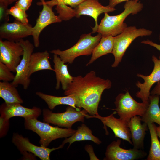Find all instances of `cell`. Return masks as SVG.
Listing matches in <instances>:
<instances>
[{
    "mask_svg": "<svg viewBox=\"0 0 160 160\" xmlns=\"http://www.w3.org/2000/svg\"><path fill=\"white\" fill-rule=\"evenodd\" d=\"M111 85L110 80L97 76L95 71H91L84 76L73 77L72 82L64 94L74 98L77 108H82L94 116L99 114L98 108L103 92Z\"/></svg>",
    "mask_w": 160,
    "mask_h": 160,
    "instance_id": "cell-1",
    "label": "cell"
},
{
    "mask_svg": "<svg viewBox=\"0 0 160 160\" xmlns=\"http://www.w3.org/2000/svg\"><path fill=\"white\" fill-rule=\"evenodd\" d=\"M139 0L126 1L124 10L118 15L111 16L108 13H104L96 32L103 37L110 35L115 36L121 33L127 27L124 22L127 17L130 14H136L142 10L143 4Z\"/></svg>",
    "mask_w": 160,
    "mask_h": 160,
    "instance_id": "cell-2",
    "label": "cell"
},
{
    "mask_svg": "<svg viewBox=\"0 0 160 160\" xmlns=\"http://www.w3.org/2000/svg\"><path fill=\"white\" fill-rule=\"evenodd\" d=\"M24 125L26 129L35 132L39 136L40 145L46 147L53 140L71 136L76 130L72 128L52 126L37 119H24Z\"/></svg>",
    "mask_w": 160,
    "mask_h": 160,
    "instance_id": "cell-3",
    "label": "cell"
},
{
    "mask_svg": "<svg viewBox=\"0 0 160 160\" xmlns=\"http://www.w3.org/2000/svg\"><path fill=\"white\" fill-rule=\"evenodd\" d=\"M91 32L82 35L78 42L71 48L64 50L54 49L51 53L59 56L65 63H72L77 57L83 55L88 56L92 54L96 47L99 43L102 37L98 33L93 36Z\"/></svg>",
    "mask_w": 160,
    "mask_h": 160,
    "instance_id": "cell-4",
    "label": "cell"
},
{
    "mask_svg": "<svg viewBox=\"0 0 160 160\" xmlns=\"http://www.w3.org/2000/svg\"><path fill=\"white\" fill-rule=\"evenodd\" d=\"M152 31L144 28H137L135 26L127 27L119 34L114 36L113 47L112 53L114 57L112 67H117L121 61L125 53L131 43L136 38L150 36Z\"/></svg>",
    "mask_w": 160,
    "mask_h": 160,
    "instance_id": "cell-5",
    "label": "cell"
},
{
    "mask_svg": "<svg viewBox=\"0 0 160 160\" xmlns=\"http://www.w3.org/2000/svg\"><path fill=\"white\" fill-rule=\"evenodd\" d=\"M42 112L43 122L67 128H72L73 125L76 122H84L88 113L84 109L79 111L69 105L63 113H53L48 108L43 109Z\"/></svg>",
    "mask_w": 160,
    "mask_h": 160,
    "instance_id": "cell-6",
    "label": "cell"
},
{
    "mask_svg": "<svg viewBox=\"0 0 160 160\" xmlns=\"http://www.w3.org/2000/svg\"><path fill=\"white\" fill-rule=\"evenodd\" d=\"M114 103L116 108L113 110L116 111L119 118L127 122L134 116H143L149 104L137 102L132 97L128 90L125 93L118 94Z\"/></svg>",
    "mask_w": 160,
    "mask_h": 160,
    "instance_id": "cell-7",
    "label": "cell"
},
{
    "mask_svg": "<svg viewBox=\"0 0 160 160\" xmlns=\"http://www.w3.org/2000/svg\"><path fill=\"white\" fill-rule=\"evenodd\" d=\"M23 49V57L16 68V74L12 83L16 87L19 85H22L24 89H27L30 83L29 75L30 62L35 46L28 40L22 39L19 41Z\"/></svg>",
    "mask_w": 160,
    "mask_h": 160,
    "instance_id": "cell-8",
    "label": "cell"
},
{
    "mask_svg": "<svg viewBox=\"0 0 160 160\" xmlns=\"http://www.w3.org/2000/svg\"><path fill=\"white\" fill-rule=\"evenodd\" d=\"M23 49L19 42L0 39V62L6 65L12 72H16V68L20 63Z\"/></svg>",
    "mask_w": 160,
    "mask_h": 160,
    "instance_id": "cell-9",
    "label": "cell"
},
{
    "mask_svg": "<svg viewBox=\"0 0 160 160\" xmlns=\"http://www.w3.org/2000/svg\"><path fill=\"white\" fill-rule=\"evenodd\" d=\"M12 141L22 154L25 152L32 153L41 160H50L51 153L54 150L63 148L61 144L56 148H50L41 146H38L31 143L28 138L24 137L17 133H14Z\"/></svg>",
    "mask_w": 160,
    "mask_h": 160,
    "instance_id": "cell-10",
    "label": "cell"
},
{
    "mask_svg": "<svg viewBox=\"0 0 160 160\" xmlns=\"http://www.w3.org/2000/svg\"><path fill=\"white\" fill-rule=\"evenodd\" d=\"M37 4L42 5L43 7L39 13L35 25L33 27L31 36H33L34 45L36 47L39 46V36L43 30L50 24L60 23L62 21L58 15H55L52 10L53 7L47 4L45 0H41V1Z\"/></svg>",
    "mask_w": 160,
    "mask_h": 160,
    "instance_id": "cell-11",
    "label": "cell"
},
{
    "mask_svg": "<svg viewBox=\"0 0 160 160\" xmlns=\"http://www.w3.org/2000/svg\"><path fill=\"white\" fill-rule=\"evenodd\" d=\"M121 140L113 141L106 148L104 160H134L145 157L147 153L143 150L133 148L124 149L120 146Z\"/></svg>",
    "mask_w": 160,
    "mask_h": 160,
    "instance_id": "cell-12",
    "label": "cell"
},
{
    "mask_svg": "<svg viewBox=\"0 0 160 160\" xmlns=\"http://www.w3.org/2000/svg\"><path fill=\"white\" fill-rule=\"evenodd\" d=\"M75 17L79 18L82 15H87L92 17L94 20L95 25L92 28V33L96 32L98 25V17L101 14L112 12L116 10L109 5L106 6L102 5L98 0H85L74 9Z\"/></svg>",
    "mask_w": 160,
    "mask_h": 160,
    "instance_id": "cell-13",
    "label": "cell"
},
{
    "mask_svg": "<svg viewBox=\"0 0 160 160\" xmlns=\"http://www.w3.org/2000/svg\"><path fill=\"white\" fill-rule=\"evenodd\" d=\"M152 60L154 64L152 72L147 76L137 74V76L143 79L144 82L142 83L138 81L136 84V86L140 89V91L136 93V96L140 98L143 102L146 103H149V97L151 88L155 83L160 81V56L158 59L155 55H153Z\"/></svg>",
    "mask_w": 160,
    "mask_h": 160,
    "instance_id": "cell-14",
    "label": "cell"
},
{
    "mask_svg": "<svg viewBox=\"0 0 160 160\" xmlns=\"http://www.w3.org/2000/svg\"><path fill=\"white\" fill-rule=\"evenodd\" d=\"M33 27L17 20L12 23H2L0 26V39L19 42L20 40L32 35Z\"/></svg>",
    "mask_w": 160,
    "mask_h": 160,
    "instance_id": "cell-15",
    "label": "cell"
},
{
    "mask_svg": "<svg viewBox=\"0 0 160 160\" xmlns=\"http://www.w3.org/2000/svg\"><path fill=\"white\" fill-rule=\"evenodd\" d=\"M116 113V111L110 115L103 117L99 114L94 116L87 115L86 118H95L100 119L104 125L109 127L113 132L115 137L121 139L128 142L132 145L131 134L128 125V122L119 118H117L114 116Z\"/></svg>",
    "mask_w": 160,
    "mask_h": 160,
    "instance_id": "cell-16",
    "label": "cell"
},
{
    "mask_svg": "<svg viewBox=\"0 0 160 160\" xmlns=\"http://www.w3.org/2000/svg\"><path fill=\"white\" fill-rule=\"evenodd\" d=\"M21 104L4 103L0 106V117L8 120L16 116L22 117L24 119H37L41 115L42 111L40 108L36 106L28 108Z\"/></svg>",
    "mask_w": 160,
    "mask_h": 160,
    "instance_id": "cell-17",
    "label": "cell"
},
{
    "mask_svg": "<svg viewBox=\"0 0 160 160\" xmlns=\"http://www.w3.org/2000/svg\"><path fill=\"white\" fill-rule=\"evenodd\" d=\"M141 117L136 116L132 117L128 122L133 148L137 149L144 148V140L148 130V124L145 122L142 124Z\"/></svg>",
    "mask_w": 160,
    "mask_h": 160,
    "instance_id": "cell-18",
    "label": "cell"
},
{
    "mask_svg": "<svg viewBox=\"0 0 160 160\" xmlns=\"http://www.w3.org/2000/svg\"><path fill=\"white\" fill-rule=\"evenodd\" d=\"M53 62L56 80L55 89H59L61 83L62 89L64 91L72 82L73 77L69 72L68 64H66L57 55L54 54Z\"/></svg>",
    "mask_w": 160,
    "mask_h": 160,
    "instance_id": "cell-19",
    "label": "cell"
},
{
    "mask_svg": "<svg viewBox=\"0 0 160 160\" xmlns=\"http://www.w3.org/2000/svg\"><path fill=\"white\" fill-rule=\"evenodd\" d=\"M49 54L47 50L33 53L31 57L29 65V75L30 77L33 73L43 70L54 71L49 61Z\"/></svg>",
    "mask_w": 160,
    "mask_h": 160,
    "instance_id": "cell-20",
    "label": "cell"
},
{
    "mask_svg": "<svg viewBox=\"0 0 160 160\" xmlns=\"http://www.w3.org/2000/svg\"><path fill=\"white\" fill-rule=\"evenodd\" d=\"M160 97L156 95H150L149 104L146 111L141 116L142 121L147 124L156 123L160 126Z\"/></svg>",
    "mask_w": 160,
    "mask_h": 160,
    "instance_id": "cell-21",
    "label": "cell"
},
{
    "mask_svg": "<svg viewBox=\"0 0 160 160\" xmlns=\"http://www.w3.org/2000/svg\"><path fill=\"white\" fill-rule=\"evenodd\" d=\"M36 94L44 100L47 104L48 108L51 110L54 109L57 105H67L73 107L77 110L80 111V108L76 106V103L74 98L71 95L59 97L53 96L37 92Z\"/></svg>",
    "mask_w": 160,
    "mask_h": 160,
    "instance_id": "cell-22",
    "label": "cell"
},
{
    "mask_svg": "<svg viewBox=\"0 0 160 160\" xmlns=\"http://www.w3.org/2000/svg\"><path fill=\"white\" fill-rule=\"evenodd\" d=\"M114 37L110 35L102 36L100 41L94 49L92 56L86 66L92 64L96 60L105 55L112 52L114 45Z\"/></svg>",
    "mask_w": 160,
    "mask_h": 160,
    "instance_id": "cell-23",
    "label": "cell"
},
{
    "mask_svg": "<svg viewBox=\"0 0 160 160\" xmlns=\"http://www.w3.org/2000/svg\"><path fill=\"white\" fill-rule=\"evenodd\" d=\"M16 87L12 82L4 81L0 82V97L5 103H23V100Z\"/></svg>",
    "mask_w": 160,
    "mask_h": 160,
    "instance_id": "cell-24",
    "label": "cell"
},
{
    "mask_svg": "<svg viewBox=\"0 0 160 160\" xmlns=\"http://www.w3.org/2000/svg\"><path fill=\"white\" fill-rule=\"evenodd\" d=\"M151 138V145L147 160H160V141L158 139L156 126L154 123L147 124Z\"/></svg>",
    "mask_w": 160,
    "mask_h": 160,
    "instance_id": "cell-25",
    "label": "cell"
},
{
    "mask_svg": "<svg viewBox=\"0 0 160 160\" xmlns=\"http://www.w3.org/2000/svg\"><path fill=\"white\" fill-rule=\"evenodd\" d=\"M8 13L9 15H11L13 16L16 20L24 24H29L28 15L26 11L17 5L15 4L8 9Z\"/></svg>",
    "mask_w": 160,
    "mask_h": 160,
    "instance_id": "cell-26",
    "label": "cell"
},
{
    "mask_svg": "<svg viewBox=\"0 0 160 160\" xmlns=\"http://www.w3.org/2000/svg\"><path fill=\"white\" fill-rule=\"evenodd\" d=\"M87 126L82 123L80 126L78 127L76 132L72 136L66 138L63 141L62 144L64 145L67 143H69L67 149H68L71 144L76 141H84L85 134V130Z\"/></svg>",
    "mask_w": 160,
    "mask_h": 160,
    "instance_id": "cell-27",
    "label": "cell"
},
{
    "mask_svg": "<svg viewBox=\"0 0 160 160\" xmlns=\"http://www.w3.org/2000/svg\"><path fill=\"white\" fill-rule=\"evenodd\" d=\"M55 9L59 14L58 16L62 20H69L75 16L74 9L66 5H57Z\"/></svg>",
    "mask_w": 160,
    "mask_h": 160,
    "instance_id": "cell-28",
    "label": "cell"
},
{
    "mask_svg": "<svg viewBox=\"0 0 160 160\" xmlns=\"http://www.w3.org/2000/svg\"><path fill=\"white\" fill-rule=\"evenodd\" d=\"M4 63L0 62V80L4 81H13L15 75Z\"/></svg>",
    "mask_w": 160,
    "mask_h": 160,
    "instance_id": "cell-29",
    "label": "cell"
},
{
    "mask_svg": "<svg viewBox=\"0 0 160 160\" xmlns=\"http://www.w3.org/2000/svg\"><path fill=\"white\" fill-rule=\"evenodd\" d=\"M8 5L0 2V21L3 23L8 22L9 20V15L8 13Z\"/></svg>",
    "mask_w": 160,
    "mask_h": 160,
    "instance_id": "cell-30",
    "label": "cell"
},
{
    "mask_svg": "<svg viewBox=\"0 0 160 160\" xmlns=\"http://www.w3.org/2000/svg\"><path fill=\"white\" fill-rule=\"evenodd\" d=\"M9 120L0 117V137L2 138L6 135L9 126Z\"/></svg>",
    "mask_w": 160,
    "mask_h": 160,
    "instance_id": "cell-31",
    "label": "cell"
},
{
    "mask_svg": "<svg viewBox=\"0 0 160 160\" xmlns=\"http://www.w3.org/2000/svg\"><path fill=\"white\" fill-rule=\"evenodd\" d=\"M85 0H62L57 5L63 4L69 5L72 7L76 8Z\"/></svg>",
    "mask_w": 160,
    "mask_h": 160,
    "instance_id": "cell-32",
    "label": "cell"
},
{
    "mask_svg": "<svg viewBox=\"0 0 160 160\" xmlns=\"http://www.w3.org/2000/svg\"><path fill=\"white\" fill-rule=\"evenodd\" d=\"M32 1L33 0H18L16 2L15 4L26 11L31 6Z\"/></svg>",
    "mask_w": 160,
    "mask_h": 160,
    "instance_id": "cell-33",
    "label": "cell"
},
{
    "mask_svg": "<svg viewBox=\"0 0 160 160\" xmlns=\"http://www.w3.org/2000/svg\"><path fill=\"white\" fill-rule=\"evenodd\" d=\"M84 148L89 155L90 160H99L95 154L92 146L90 145L87 144Z\"/></svg>",
    "mask_w": 160,
    "mask_h": 160,
    "instance_id": "cell-34",
    "label": "cell"
},
{
    "mask_svg": "<svg viewBox=\"0 0 160 160\" xmlns=\"http://www.w3.org/2000/svg\"><path fill=\"white\" fill-rule=\"evenodd\" d=\"M22 154L23 155L21 158L22 160H36V156L32 153L25 152Z\"/></svg>",
    "mask_w": 160,
    "mask_h": 160,
    "instance_id": "cell-35",
    "label": "cell"
},
{
    "mask_svg": "<svg viewBox=\"0 0 160 160\" xmlns=\"http://www.w3.org/2000/svg\"><path fill=\"white\" fill-rule=\"evenodd\" d=\"M159 38L160 41V33L159 36ZM141 43L148 44L151 46L155 47L158 50L160 51V44H156L153 42L152 41L148 39L143 40L141 42Z\"/></svg>",
    "mask_w": 160,
    "mask_h": 160,
    "instance_id": "cell-36",
    "label": "cell"
},
{
    "mask_svg": "<svg viewBox=\"0 0 160 160\" xmlns=\"http://www.w3.org/2000/svg\"><path fill=\"white\" fill-rule=\"evenodd\" d=\"M150 94L160 95V81L157 82L156 85L150 92Z\"/></svg>",
    "mask_w": 160,
    "mask_h": 160,
    "instance_id": "cell-37",
    "label": "cell"
},
{
    "mask_svg": "<svg viewBox=\"0 0 160 160\" xmlns=\"http://www.w3.org/2000/svg\"><path fill=\"white\" fill-rule=\"evenodd\" d=\"M129 0H109V5L112 7H115L118 4Z\"/></svg>",
    "mask_w": 160,
    "mask_h": 160,
    "instance_id": "cell-38",
    "label": "cell"
},
{
    "mask_svg": "<svg viewBox=\"0 0 160 160\" xmlns=\"http://www.w3.org/2000/svg\"><path fill=\"white\" fill-rule=\"evenodd\" d=\"M62 0H52L50 1H45L46 3L52 7L56 5L57 4L60 2Z\"/></svg>",
    "mask_w": 160,
    "mask_h": 160,
    "instance_id": "cell-39",
    "label": "cell"
},
{
    "mask_svg": "<svg viewBox=\"0 0 160 160\" xmlns=\"http://www.w3.org/2000/svg\"><path fill=\"white\" fill-rule=\"evenodd\" d=\"M18 0H0V2H4L8 5L11 4L12 3L17 1Z\"/></svg>",
    "mask_w": 160,
    "mask_h": 160,
    "instance_id": "cell-40",
    "label": "cell"
},
{
    "mask_svg": "<svg viewBox=\"0 0 160 160\" xmlns=\"http://www.w3.org/2000/svg\"><path fill=\"white\" fill-rule=\"evenodd\" d=\"M156 131L157 135L160 139V126H156Z\"/></svg>",
    "mask_w": 160,
    "mask_h": 160,
    "instance_id": "cell-41",
    "label": "cell"
}]
</instances>
